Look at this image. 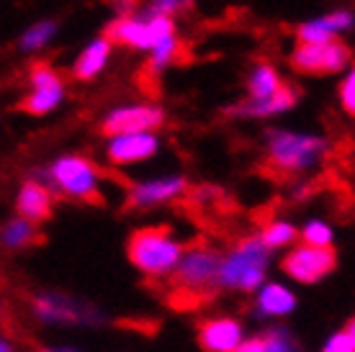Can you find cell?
Returning <instances> with one entry per match:
<instances>
[{"label":"cell","mask_w":355,"mask_h":352,"mask_svg":"<svg viewBox=\"0 0 355 352\" xmlns=\"http://www.w3.org/2000/svg\"><path fill=\"white\" fill-rule=\"evenodd\" d=\"M302 242L311 247H332L335 245V229L324 219H309L302 224Z\"/></svg>","instance_id":"603a6c76"},{"label":"cell","mask_w":355,"mask_h":352,"mask_svg":"<svg viewBox=\"0 0 355 352\" xmlns=\"http://www.w3.org/2000/svg\"><path fill=\"white\" fill-rule=\"evenodd\" d=\"M324 155V141L309 134L270 132L268 134V157L281 173H306Z\"/></svg>","instance_id":"8992f818"},{"label":"cell","mask_w":355,"mask_h":352,"mask_svg":"<svg viewBox=\"0 0 355 352\" xmlns=\"http://www.w3.org/2000/svg\"><path fill=\"white\" fill-rule=\"evenodd\" d=\"M60 100H62V90H31V93L18 103V108L26 111V114L44 116L46 111H52Z\"/></svg>","instance_id":"7402d4cb"},{"label":"cell","mask_w":355,"mask_h":352,"mask_svg":"<svg viewBox=\"0 0 355 352\" xmlns=\"http://www.w3.org/2000/svg\"><path fill=\"white\" fill-rule=\"evenodd\" d=\"M162 121H165V114L157 106H126L108 116L101 132L116 139V137H126V134H144L150 129H157L162 126Z\"/></svg>","instance_id":"4fadbf2b"},{"label":"cell","mask_w":355,"mask_h":352,"mask_svg":"<svg viewBox=\"0 0 355 352\" xmlns=\"http://www.w3.org/2000/svg\"><path fill=\"white\" fill-rule=\"evenodd\" d=\"M219 270H222V252L211 245H191L173 275V285L193 301L206 299L219 291Z\"/></svg>","instance_id":"5b68a950"},{"label":"cell","mask_w":355,"mask_h":352,"mask_svg":"<svg viewBox=\"0 0 355 352\" xmlns=\"http://www.w3.org/2000/svg\"><path fill=\"white\" fill-rule=\"evenodd\" d=\"M299 308V296L288 281H270L250 296V317L260 324H284Z\"/></svg>","instance_id":"9c48e42d"},{"label":"cell","mask_w":355,"mask_h":352,"mask_svg":"<svg viewBox=\"0 0 355 352\" xmlns=\"http://www.w3.org/2000/svg\"><path fill=\"white\" fill-rule=\"evenodd\" d=\"M186 177L183 175H165L152 177V180H139L132 183L126 191V206L137 209V211H147V209H160L165 203L178 201L186 193Z\"/></svg>","instance_id":"8fae6325"},{"label":"cell","mask_w":355,"mask_h":352,"mask_svg":"<svg viewBox=\"0 0 355 352\" xmlns=\"http://www.w3.org/2000/svg\"><path fill=\"white\" fill-rule=\"evenodd\" d=\"M196 342L204 352H237L248 342V326L234 314H211L196 326Z\"/></svg>","instance_id":"30bf717a"},{"label":"cell","mask_w":355,"mask_h":352,"mask_svg":"<svg viewBox=\"0 0 355 352\" xmlns=\"http://www.w3.org/2000/svg\"><path fill=\"white\" fill-rule=\"evenodd\" d=\"M0 242L6 247V252H21V249L39 242V224L24 219V216H10L3 224Z\"/></svg>","instance_id":"e0dca14e"},{"label":"cell","mask_w":355,"mask_h":352,"mask_svg":"<svg viewBox=\"0 0 355 352\" xmlns=\"http://www.w3.org/2000/svg\"><path fill=\"white\" fill-rule=\"evenodd\" d=\"M258 234L270 252H288L302 242V227H296L288 219H270L263 224Z\"/></svg>","instance_id":"2e32d148"},{"label":"cell","mask_w":355,"mask_h":352,"mask_svg":"<svg viewBox=\"0 0 355 352\" xmlns=\"http://www.w3.org/2000/svg\"><path fill=\"white\" fill-rule=\"evenodd\" d=\"M335 267H338L335 247H311L299 242L281 257V270H284L286 281L293 283V285L322 283L324 278L335 273Z\"/></svg>","instance_id":"52a82bcc"},{"label":"cell","mask_w":355,"mask_h":352,"mask_svg":"<svg viewBox=\"0 0 355 352\" xmlns=\"http://www.w3.org/2000/svg\"><path fill=\"white\" fill-rule=\"evenodd\" d=\"M186 249L170 227H142L126 242L129 263L147 281H173Z\"/></svg>","instance_id":"6da1fadb"},{"label":"cell","mask_w":355,"mask_h":352,"mask_svg":"<svg viewBox=\"0 0 355 352\" xmlns=\"http://www.w3.org/2000/svg\"><path fill=\"white\" fill-rule=\"evenodd\" d=\"M31 317L42 326H98L106 322V314L98 306L64 291L34 293Z\"/></svg>","instance_id":"277c9868"},{"label":"cell","mask_w":355,"mask_h":352,"mask_svg":"<svg viewBox=\"0 0 355 352\" xmlns=\"http://www.w3.org/2000/svg\"><path fill=\"white\" fill-rule=\"evenodd\" d=\"M36 352H80V350L72 347V344H44V347H39Z\"/></svg>","instance_id":"4dcf8cb0"},{"label":"cell","mask_w":355,"mask_h":352,"mask_svg":"<svg viewBox=\"0 0 355 352\" xmlns=\"http://www.w3.org/2000/svg\"><path fill=\"white\" fill-rule=\"evenodd\" d=\"M160 150V139L155 134H126V137H116L108 144V162L116 168H124V165H137L150 159L152 155H157Z\"/></svg>","instance_id":"5bb4252c"},{"label":"cell","mask_w":355,"mask_h":352,"mask_svg":"<svg viewBox=\"0 0 355 352\" xmlns=\"http://www.w3.org/2000/svg\"><path fill=\"white\" fill-rule=\"evenodd\" d=\"M320 352H355V344L353 340L347 337L345 329H335V332H329L320 344Z\"/></svg>","instance_id":"4316f807"},{"label":"cell","mask_w":355,"mask_h":352,"mask_svg":"<svg viewBox=\"0 0 355 352\" xmlns=\"http://www.w3.org/2000/svg\"><path fill=\"white\" fill-rule=\"evenodd\" d=\"M263 344H266V352H304L302 342L296 340L291 329L286 324H270L266 326L263 332Z\"/></svg>","instance_id":"44dd1931"},{"label":"cell","mask_w":355,"mask_h":352,"mask_svg":"<svg viewBox=\"0 0 355 352\" xmlns=\"http://www.w3.org/2000/svg\"><path fill=\"white\" fill-rule=\"evenodd\" d=\"M31 88L34 90H62V80L60 75L44 64V62H36L31 67Z\"/></svg>","instance_id":"484cf974"},{"label":"cell","mask_w":355,"mask_h":352,"mask_svg":"<svg viewBox=\"0 0 355 352\" xmlns=\"http://www.w3.org/2000/svg\"><path fill=\"white\" fill-rule=\"evenodd\" d=\"M54 191L42 180H26L18 188L16 193V216L34 221V224H44L52 216L54 209Z\"/></svg>","instance_id":"9a60e30c"},{"label":"cell","mask_w":355,"mask_h":352,"mask_svg":"<svg viewBox=\"0 0 355 352\" xmlns=\"http://www.w3.org/2000/svg\"><path fill=\"white\" fill-rule=\"evenodd\" d=\"M237 352H266V344H263V337L260 335H252L248 337V342L242 344Z\"/></svg>","instance_id":"f546056e"},{"label":"cell","mask_w":355,"mask_h":352,"mask_svg":"<svg viewBox=\"0 0 355 352\" xmlns=\"http://www.w3.org/2000/svg\"><path fill=\"white\" fill-rule=\"evenodd\" d=\"M178 52H180V42H178L175 36H173V39H165L162 44H157L155 49H152V57H150V62H147V67H144L147 75H157L165 64L175 62Z\"/></svg>","instance_id":"d4e9b609"},{"label":"cell","mask_w":355,"mask_h":352,"mask_svg":"<svg viewBox=\"0 0 355 352\" xmlns=\"http://www.w3.org/2000/svg\"><path fill=\"white\" fill-rule=\"evenodd\" d=\"M340 100H343V108L347 114L355 116V67L347 72V78L340 85Z\"/></svg>","instance_id":"f1b7e54d"},{"label":"cell","mask_w":355,"mask_h":352,"mask_svg":"<svg viewBox=\"0 0 355 352\" xmlns=\"http://www.w3.org/2000/svg\"><path fill=\"white\" fill-rule=\"evenodd\" d=\"M343 329H345L347 332V337H350V340H353V344H355V317H350L345 322V326H343Z\"/></svg>","instance_id":"d6a6232c"},{"label":"cell","mask_w":355,"mask_h":352,"mask_svg":"<svg viewBox=\"0 0 355 352\" xmlns=\"http://www.w3.org/2000/svg\"><path fill=\"white\" fill-rule=\"evenodd\" d=\"M52 34H54V24H39V26H34L26 36H24L21 44H24V49H36V46L44 44Z\"/></svg>","instance_id":"83f0119b"},{"label":"cell","mask_w":355,"mask_h":352,"mask_svg":"<svg viewBox=\"0 0 355 352\" xmlns=\"http://www.w3.org/2000/svg\"><path fill=\"white\" fill-rule=\"evenodd\" d=\"M270 257L273 252L263 245L260 234H248L222 252V270H219V291L224 293H252L263 288L270 278Z\"/></svg>","instance_id":"7a4b0ae2"},{"label":"cell","mask_w":355,"mask_h":352,"mask_svg":"<svg viewBox=\"0 0 355 352\" xmlns=\"http://www.w3.org/2000/svg\"><path fill=\"white\" fill-rule=\"evenodd\" d=\"M296 34H299V44H329V42H335V28L327 24V18L304 24V26H299Z\"/></svg>","instance_id":"cb8c5ba5"},{"label":"cell","mask_w":355,"mask_h":352,"mask_svg":"<svg viewBox=\"0 0 355 352\" xmlns=\"http://www.w3.org/2000/svg\"><path fill=\"white\" fill-rule=\"evenodd\" d=\"M296 90L291 85H284V88L278 90L273 98H268V100H245L237 106L234 114H242V116H273V114H281V111H288V108L296 103Z\"/></svg>","instance_id":"ac0fdd59"},{"label":"cell","mask_w":355,"mask_h":352,"mask_svg":"<svg viewBox=\"0 0 355 352\" xmlns=\"http://www.w3.org/2000/svg\"><path fill=\"white\" fill-rule=\"evenodd\" d=\"M180 3H183V8H191V6H193V0H180Z\"/></svg>","instance_id":"836d02e7"},{"label":"cell","mask_w":355,"mask_h":352,"mask_svg":"<svg viewBox=\"0 0 355 352\" xmlns=\"http://www.w3.org/2000/svg\"><path fill=\"white\" fill-rule=\"evenodd\" d=\"M46 185L52 188L54 193L72 198V201H103V193H101L103 175L88 157H80V155H64V157L54 159L49 170H46Z\"/></svg>","instance_id":"3957f363"},{"label":"cell","mask_w":355,"mask_h":352,"mask_svg":"<svg viewBox=\"0 0 355 352\" xmlns=\"http://www.w3.org/2000/svg\"><path fill=\"white\" fill-rule=\"evenodd\" d=\"M111 46L114 44H111L108 39H98V42H93V44L78 57L75 67H72V75H75L78 80H93L98 72L103 70L108 54H111Z\"/></svg>","instance_id":"d6986e66"},{"label":"cell","mask_w":355,"mask_h":352,"mask_svg":"<svg viewBox=\"0 0 355 352\" xmlns=\"http://www.w3.org/2000/svg\"><path fill=\"white\" fill-rule=\"evenodd\" d=\"M0 352H18V347H16V342H10L8 337H3V340H0Z\"/></svg>","instance_id":"1f68e13d"},{"label":"cell","mask_w":355,"mask_h":352,"mask_svg":"<svg viewBox=\"0 0 355 352\" xmlns=\"http://www.w3.org/2000/svg\"><path fill=\"white\" fill-rule=\"evenodd\" d=\"M284 85L286 82L278 78V72H275L273 67L260 64L258 70L252 72V78H250V82H248L250 100H268V98H273Z\"/></svg>","instance_id":"ffe728a7"},{"label":"cell","mask_w":355,"mask_h":352,"mask_svg":"<svg viewBox=\"0 0 355 352\" xmlns=\"http://www.w3.org/2000/svg\"><path fill=\"white\" fill-rule=\"evenodd\" d=\"M350 62V52L340 42L329 44H299L291 54V64L306 75H329L343 70Z\"/></svg>","instance_id":"7c38bea8"},{"label":"cell","mask_w":355,"mask_h":352,"mask_svg":"<svg viewBox=\"0 0 355 352\" xmlns=\"http://www.w3.org/2000/svg\"><path fill=\"white\" fill-rule=\"evenodd\" d=\"M175 36V24L170 16H155L152 13L147 21L132 16H121L111 21L103 31V39H108L111 44H124L132 49H155L162 44L165 39Z\"/></svg>","instance_id":"ba28073f"}]
</instances>
